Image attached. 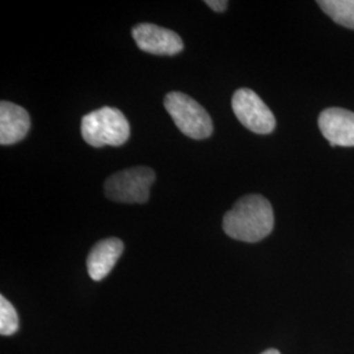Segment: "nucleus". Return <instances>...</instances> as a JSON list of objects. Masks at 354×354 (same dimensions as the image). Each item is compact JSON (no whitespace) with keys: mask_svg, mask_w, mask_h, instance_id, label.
Instances as JSON below:
<instances>
[{"mask_svg":"<svg viewBox=\"0 0 354 354\" xmlns=\"http://www.w3.org/2000/svg\"><path fill=\"white\" fill-rule=\"evenodd\" d=\"M273 227V207L260 194L241 197L223 216V231L235 241L257 243L266 238Z\"/></svg>","mask_w":354,"mask_h":354,"instance_id":"obj_1","label":"nucleus"},{"mask_svg":"<svg viewBox=\"0 0 354 354\" xmlns=\"http://www.w3.org/2000/svg\"><path fill=\"white\" fill-rule=\"evenodd\" d=\"M82 137L92 147L121 146L130 137V125L121 111L104 106L83 117Z\"/></svg>","mask_w":354,"mask_h":354,"instance_id":"obj_2","label":"nucleus"},{"mask_svg":"<svg viewBox=\"0 0 354 354\" xmlns=\"http://www.w3.org/2000/svg\"><path fill=\"white\" fill-rule=\"evenodd\" d=\"M167 112L183 134L193 140H206L213 133V121L198 102L181 92H169L165 99Z\"/></svg>","mask_w":354,"mask_h":354,"instance_id":"obj_3","label":"nucleus"},{"mask_svg":"<svg viewBox=\"0 0 354 354\" xmlns=\"http://www.w3.org/2000/svg\"><path fill=\"white\" fill-rule=\"evenodd\" d=\"M153 181L155 172L151 168H129L114 174L106 180L105 194L114 203H147Z\"/></svg>","mask_w":354,"mask_h":354,"instance_id":"obj_4","label":"nucleus"},{"mask_svg":"<svg viewBox=\"0 0 354 354\" xmlns=\"http://www.w3.org/2000/svg\"><path fill=\"white\" fill-rule=\"evenodd\" d=\"M232 111L243 127L256 134H270L276 117L252 89H238L232 96Z\"/></svg>","mask_w":354,"mask_h":354,"instance_id":"obj_5","label":"nucleus"},{"mask_svg":"<svg viewBox=\"0 0 354 354\" xmlns=\"http://www.w3.org/2000/svg\"><path fill=\"white\" fill-rule=\"evenodd\" d=\"M133 37L140 50L153 55H176L184 49V42L174 30L155 24H138Z\"/></svg>","mask_w":354,"mask_h":354,"instance_id":"obj_6","label":"nucleus"},{"mask_svg":"<svg viewBox=\"0 0 354 354\" xmlns=\"http://www.w3.org/2000/svg\"><path fill=\"white\" fill-rule=\"evenodd\" d=\"M319 129L332 147H353V112L342 108H328L319 115Z\"/></svg>","mask_w":354,"mask_h":354,"instance_id":"obj_7","label":"nucleus"},{"mask_svg":"<svg viewBox=\"0 0 354 354\" xmlns=\"http://www.w3.org/2000/svg\"><path fill=\"white\" fill-rule=\"evenodd\" d=\"M30 127V118L24 108L13 102L0 104V143L15 145L24 140Z\"/></svg>","mask_w":354,"mask_h":354,"instance_id":"obj_8","label":"nucleus"},{"mask_svg":"<svg viewBox=\"0 0 354 354\" xmlns=\"http://www.w3.org/2000/svg\"><path fill=\"white\" fill-rule=\"evenodd\" d=\"M124 252V243L117 238H109L95 244L87 259V270L93 281H102L113 269Z\"/></svg>","mask_w":354,"mask_h":354,"instance_id":"obj_9","label":"nucleus"},{"mask_svg":"<svg viewBox=\"0 0 354 354\" xmlns=\"http://www.w3.org/2000/svg\"><path fill=\"white\" fill-rule=\"evenodd\" d=\"M317 4L333 21L354 29V0H320Z\"/></svg>","mask_w":354,"mask_h":354,"instance_id":"obj_10","label":"nucleus"},{"mask_svg":"<svg viewBox=\"0 0 354 354\" xmlns=\"http://www.w3.org/2000/svg\"><path fill=\"white\" fill-rule=\"evenodd\" d=\"M19 329V317L12 304L3 295L0 297V333L3 336H11Z\"/></svg>","mask_w":354,"mask_h":354,"instance_id":"obj_11","label":"nucleus"},{"mask_svg":"<svg viewBox=\"0 0 354 354\" xmlns=\"http://www.w3.org/2000/svg\"><path fill=\"white\" fill-rule=\"evenodd\" d=\"M206 6H209L215 12H223L227 10L228 1L226 0H206Z\"/></svg>","mask_w":354,"mask_h":354,"instance_id":"obj_12","label":"nucleus"},{"mask_svg":"<svg viewBox=\"0 0 354 354\" xmlns=\"http://www.w3.org/2000/svg\"><path fill=\"white\" fill-rule=\"evenodd\" d=\"M261 354H281L277 349H268L266 352H263Z\"/></svg>","mask_w":354,"mask_h":354,"instance_id":"obj_13","label":"nucleus"}]
</instances>
